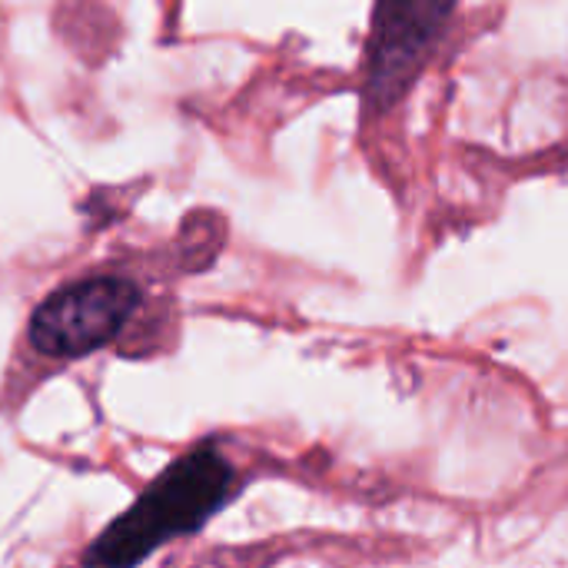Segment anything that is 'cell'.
<instances>
[{"label": "cell", "mask_w": 568, "mask_h": 568, "mask_svg": "<svg viewBox=\"0 0 568 568\" xmlns=\"http://www.w3.org/2000/svg\"><path fill=\"white\" fill-rule=\"evenodd\" d=\"M236 473L216 446H196L170 463L136 503L110 523L87 549L90 566H133L160 546L193 536L233 499Z\"/></svg>", "instance_id": "obj_1"}, {"label": "cell", "mask_w": 568, "mask_h": 568, "mask_svg": "<svg viewBox=\"0 0 568 568\" xmlns=\"http://www.w3.org/2000/svg\"><path fill=\"white\" fill-rule=\"evenodd\" d=\"M453 7L456 0H376L366 53V97L373 106H389L409 90Z\"/></svg>", "instance_id": "obj_3"}, {"label": "cell", "mask_w": 568, "mask_h": 568, "mask_svg": "<svg viewBox=\"0 0 568 568\" xmlns=\"http://www.w3.org/2000/svg\"><path fill=\"white\" fill-rule=\"evenodd\" d=\"M140 303V290L123 276H93L70 283L43 300L30 320V343L43 356H87L126 326Z\"/></svg>", "instance_id": "obj_2"}]
</instances>
